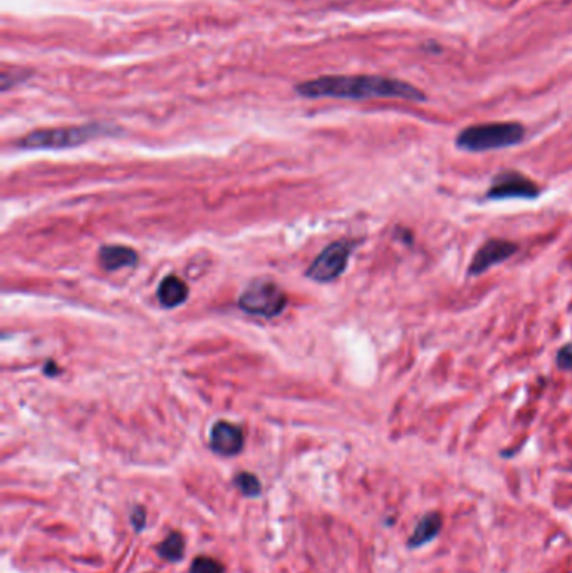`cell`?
<instances>
[{
	"label": "cell",
	"mask_w": 572,
	"mask_h": 573,
	"mask_svg": "<svg viewBox=\"0 0 572 573\" xmlns=\"http://www.w3.org/2000/svg\"><path fill=\"white\" fill-rule=\"evenodd\" d=\"M243 312L257 317H277L287 305L284 290L272 280H257L245 289L238 299Z\"/></svg>",
	"instance_id": "cell-5"
},
{
	"label": "cell",
	"mask_w": 572,
	"mask_h": 573,
	"mask_svg": "<svg viewBox=\"0 0 572 573\" xmlns=\"http://www.w3.org/2000/svg\"><path fill=\"white\" fill-rule=\"evenodd\" d=\"M527 134L524 124L515 121L482 123L463 128L455 138V146L467 153H487L520 144Z\"/></svg>",
	"instance_id": "cell-2"
},
{
	"label": "cell",
	"mask_w": 572,
	"mask_h": 573,
	"mask_svg": "<svg viewBox=\"0 0 572 573\" xmlns=\"http://www.w3.org/2000/svg\"><path fill=\"white\" fill-rule=\"evenodd\" d=\"M111 134V126L106 124H84L69 126V128L39 129L27 134L18 141V146L26 149H65L76 148L88 141Z\"/></svg>",
	"instance_id": "cell-3"
},
{
	"label": "cell",
	"mask_w": 572,
	"mask_h": 573,
	"mask_svg": "<svg viewBox=\"0 0 572 573\" xmlns=\"http://www.w3.org/2000/svg\"><path fill=\"white\" fill-rule=\"evenodd\" d=\"M356 245H358V242L354 240H337L331 243L316 257L306 275L311 280L321 282V284L336 280L337 277L342 275V272L348 269L349 258L353 255Z\"/></svg>",
	"instance_id": "cell-6"
},
{
	"label": "cell",
	"mask_w": 572,
	"mask_h": 573,
	"mask_svg": "<svg viewBox=\"0 0 572 573\" xmlns=\"http://www.w3.org/2000/svg\"><path fill=\"white\" fill-rule=\"evenodd\" d=\"M210 448L220 456H235L243 448V431L227 421H218L210 433Z\"/></svg>",
	"instance_id": "cell-8"
},
{
	"label": "cell",
	"mask_w": 572,
	"mask_h": 573,
	"mask_svg": "<svg viewBox=\"0 0 572 573\" xmlns=\"http://www.w3.org/2000/svg\"><path fill=\"white\" fill-rule=\"evenodd\" d=\"M189 297V285L180 277L168 275L158 286V300L163 307L173 309L185 302Z\"/></svg>",
	"instance_id": "cell-11"
},
{
	"label": "cell",
	"mask_w": 572,
	"mask_h": 573,
	"mask_svg": "<svg viewBox=\"0 0 572 573\" xmlns=\"http://www.w3.org/2000/svg\"><path fill=\"white\" fill-rule=\"evenodd\" d=\"M233 485L237 486V490L242 493L243 496L248 498H255L260 495L262 485L259 481V478L252 473H238L235 478H233Z\"/></svg>",
	"instance_id": "cell-13"
},
{
	"label": "cell",
	"mask_w": 572,
	"mask_h": 573,
	"mask_svg": "<svg viewBox=\"0 0 572 573\" xmlns=\"http://www.w3.org/2000/svg\"><path fill=\"white\" fill-rule=\"evenodd\" d=\"M136 260H138L136 252L123 245H105L100 250V264L107 272L133 267Z\"/></svg>",
	"instance_id": "cell-10"
},
{
	"label": "cell",
	"mask_w": 572,
	"mask_h": 573,
	"mask_svg": "<svg viewBox=\"0 0 572 573\" xmlns=\"http://www.w3.org/2000/svg\"><path fill=\"white\" fill-rule=\"evenodd\" d=\"M144 521H147V513H144V510L142 506H136L133 510V513H131V523H133L134 530H138V532H142L144 528Z\"/></svg>",
	"instance_id": "cell-16"
},
{
	"label": "cell",
	"mask_w": 572,
	"mask_h": 573,
	"mask_svg": "<svg viewBox=\"0 0 572 573\" xmlns=\"http://www.w3.org/2000/svg\"><path fill=\"white\" fill-rule=\"evenodd\" d=\"M519 252V245L515 242L505 240V238H489L478 247L473 253L470 265L467 269L468 277L484 275L487 270L504 264L509 258H512Z\"/></svg>",
	"instance_id": "cell-7"
},
{
	"label": "cell",
	"mask_w": 572,
	"mask_h": 573,
	"mask_svg": "<svg viewBox=\"0 0 572 573\" xmlns=\"http://www.w3.org/2000/svg\"><path fill=\"white\" fill-rule=\"evenodd\" d=\"M225 567L212 557H196L191 562L190 573H223Z\"/></svg>",
	"instance_id": "cell-14"
},
{
	"label": "cell",
	"mask_w": 572,
	"mask_h": 573,
	"mask_svg": "<svg viewBox=\"0 0 572 573\" xmlns=\"http://www.w3.org/2000/svg\"><path fill=\"white\" fill-rule=\"evenodd\" d=\"M542 196V188L532 178L525 176L522 171L504 168L492 176L490 185L485 191V200L509 201L525 200L532 201Z\"/></svg>",
	"instance_id": "cell-4"
},
{
	"label": "cell",
	"mask_w": 572,
	"mask_h": 573,
	"mask_svg": "<svg viewBox=\"0 0 572 573\" xmlns=\"http://www.w3.org/2000/svg\"><path fill=\"white\" fill-rule=\"evenodd\" d=\"M443 528V516L440 511H428L425 513L416 523V527L411 533V537L408 538V548H420L428 545L430 542H433L435 538L438 537L440 532Z\"/></svg>",
	"instance_id": "cell-9"
},
{
	"label": "cell",
	"mask_w": 572,
	"mask_h": 573,
	"mask_svg": "<svg viewBox=\"0 0 572 573\" xmlns=\"http://www.w3.org/2000/svg\"><path fill=\"white\" fill-rule=\"evenodd\" d=\"M158 553L168 562H178L185 553V538L178 532L170 533L158 545Z\"/></svg>",
	"instance_id": "cell-12"
},
{
	"label": "cell",
	"mask_w": 572,
	"mask_h": 573,
	"mask_svg": "<svg viewBox=\"0 0 572 573\" xmlns=\"http://www.w3.org/2000/svg\"><path fill=\"white\" fill-rule=\"evenodd\" d=\"M295 92L309 100L332 97V100L364 101L374 97L425 102L426 94L413 84L395 77L373 76V74H351V76H321L295 86Z\"/></svg>",
	"instance_id": "cell-1"
},
{
	"label": "cell",
	"mask_w": 572,
	"mask_h": 573,
	"mask_svg": "<svg viewBox=\"0 0 572 573\" xmlns=\"http://www.w3.org/2000/svg\"><path fill=\"white\" fill-rule=\"evenodd\" d=\"M556 365L561 370H572V342H567L557 350Z\"/></svg>",
	"instance_id": "cell-15"
}]
</instances>
